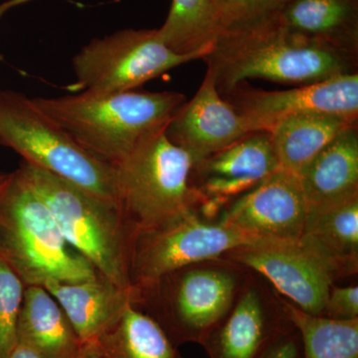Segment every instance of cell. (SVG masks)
<instances>
[{
  "instance_id": "cell-1",
  "label": "cell",
  "mask_w": 358,
  "mask_h": 358,
  "mask_svg": "<svg viewBox=\"0 0 358 358\" xmlns=\"http://www.w3.org/2000/svg\"><path fill=\"white\" fill-rule=\"evenodd\" d=\"M203 60L221 95L246 79L308 85L357 72V56L292 31L277 14L222 28Z\"/></svg>"
},
{
  "instance_id": "cell-2",
  "label": "cell",
  "mask_w": 358,
  "mask_h": 358,
  "mask_svg": "<svg viewBox=\"0 0 358 358\" xmlns=\"http://www.w3.org/2000/svg\"><path fill=\"white\" fill-rule=\"evenodd\" d=\"M33 102L85 150L115 166L145 136L166 127L185 96L171 91H81Z\"/></svg>"
},
{
  "instance_id": "cell-3",
  "label": "cell",
  "mask_w": 358,
  "mask_h": 358,
  "mask_svg": "<svg viewBox=\"0 0 358 358\" xmlns=\"http://www.w3.org/2000/svg\"><path fill=\"white\" fill-rule=\"evenodd\" d=\"M0 259L25 287L99 275L66 241L46 202L20 169L0 173Z\"/></svg>"
},
{
  "instance_id": "cell-4",
  "label": "cell",
  "mask_w": 358,
  "mask_h": 358,
  "mask_svg": "<svg viewBox=\"0 0 358 358\" xmlns=\"http://www.w3.org/2000/svg\"><path fill=\"white\" fill-rule=\"evenodd\" d=\"M166 126L145 136L114 166L115 199L131 237L201 212L192 183V157L167 138Z\"/></svg>"
},
{
  "instance_id": "cell-5",
  "label": "cell",
  "mask_w": 358,
  "mask_h": 358,
  "mask_svg": "<svg viewBox=\"0 0 358 358\" xmlns=\"http://www.w3.org/2000/svg\"><path fill=\"white\" fill-rule=\"evenodd\" d=\"M20 169L46 202L68 244L99 275L134 288L129 274L131 230L119 205L26 162Z\"/></svg>"
},
{
  "instance_id": "cell-6",
  "label": "cell",
  "mask_w": 358,
  "mask_h": 358,
  "mask_svg": "<svg viewBox=\"0 0 358 358\" xmlns=\"http://www.w3.org/2000/svg\"><path fill=\"white\" fill-rule=\"evenodd\" d=\"M248 272L223 257L190 264L138 289L134 306L150 315L178 348L200 345L229 310Z\"/></svg>"
},
{
  "instance_id": "cell-7",
  "label": "cell",
  "mask_w": 358,
  "mask_h": 358,
  "mask_svg": "<svg viewBox=\"0 0 358 358\" xmlns=\"http://www.w3.org/2000/svg\"><path fill=\"white\" fill-rule=\"evenodd\" d=\"M0 145L26 164L117 203L114 166L85 150L33 99L10 90H0Z\"/></svg>"
},
{
  "instance_id": "cell-8",
  "label": "cell",
  "mask_w": 358,
  "mask_h": 358,
  "mask_svg": "<svg viewBox=\"0 0 358 358\" xmlns=\"http://www.w3.org/2000/svg\"><path fill=\"white\" fill-rule=\"evenodd\" d=\"M202 54L174 53L157 29H124L94 39L73 58L76 92L133 91L167 71L203 59Z\"/></svg>"
},
{
  "instance_id": "cell-9",
  "label": "cell",
  "mask_w": 358,
  "mask_h": 358,
  "mask_svg": "<svg viewBox=\"0 0 358 358\" xmlns=\"http://www.w3.org/2000/svg\"><path fill=\"white\" fill-rule=\"evenodd\" d=\"M254 239L224 222L194 211L131 237L129 274L141 289L190 264L218 258Z\"/></svg>"
},
{
  "instance_id": "cell-10",
  "label": "cell",
  "mask_w": 358,
  "mask_h": 358,
  "mask_svg": "<svg viewBox=\"0 0 358 358\" xmlns=\"http://www.w3.org/2000/svg\"><path fill=\"white\" fill-rule=\"evenodd\" d=\"M294 331L281 294L249 270L229 310L200 345L208 358H265Z\"/></svg>"
},
{
  "instance_id": "cell-11",
  "label": "cell",
  "mask_w": 358,
  "mask_h": 358,
  "mask_svg": "<svg viewBox=\"0 0 358 358\" xmlns=\"http://www.w3.org/2000/svg\"><path fill=\"white\" fill-rule=\"evenodd\" d=\"M221 257L260 275L303 312L324 317L336 279L326 263L301 241L256 239Z\"/></svg>"
},
{
  "instance_id": "cell-12",
  "label": "cell",
  "mask_w": 358,
  "mask_h": 358,
  "mask_svg": "<svg viewBox=\"0 0 358 358\" xmlns=\"http://www.w3.org/2000/svg\"><path fill=\"white\" fill-rule=\"evenodd\" d=\"M224 95L251 133L270 134L282 120L296 115L320 113L358 119V72L282 91L239 84Z\"/></svg>"
},
{
  "instance_id": "cell-13",
  "label": "cell",
  "mask_w": 358,
  "mask_h": 358,
  "mask_svg": "<svg viewBox=\"0 0 358 358\" xmlns=\"http://www.w3.org/2000/svg\"><path fill=\"white\" fill-rule=\"evenodd\" d=\"M281 169L270 134L253 131L192 164V183L201 214L218 218L223 209Z\"/></svg>"
},
{
  "instance_id": "cell-14",
  "label": "cell",
  "mask_w": 358,
  "mask_h": 358,
  "mask_svg": "<svg viewBox=\"0 0 358 358\" xmlns=\"http://www.w3.org/2000/svg\"><path fill=\"white\" fill-rule=\"evenodd\" d=\"M308 211L300 178L280 169L228 204L218 217L254 240L300 241Z\"/></svg>"
},
{
  "instance_id": "cell-15",
  "label": "cell",
  "mask_w": 358,
  "mask_h": 358,
  "mask_svg": "<svg viewBox=\"0 0 358 358\" xmlns=\"http://www.w3.org/2000/svg\"><path fill=\"white\" fill-rule=\"evenodd\" d=\"M251 133L246 122L219 93L207 71L192 100L174 113L166 128L167 138L199 162Z\"/></svg>"
},
{
  "instance_id": "cell-16",
  "label": "cell",
  "mask_w": 358,
  "mask_h": 358,
  "mask_svg": "<svg viewBox=\"0 0 358 358\" xmlns=\"http://www.w3.org/2000/svg\"><path fill=\"white\" fill-rule=\"evenodd\" d=\"M43 287L64 310L82 345L94 343L138 301V289L122 288L100 275L80 282L48 281Z\"/></svg>"
},
{
  "instance_id": "cell-17",
  "label": "cell",
  "mask_w": 358,
  "mask_h": 358,
  "mask_svg": "<svg viewBox=\"0 0 358 358\" xmlns=\"http://www.w3.org/2000/svg\"><path fill=\"white\" fill-rule=\"evenodd\" d=\"M326 263L336 281L358 272V194L308 206L300 239Z\"/></svg>"
},
{
  "instance_id": "cell-18",
  "label": "cell",
  "mask_w": 358,
  "mask_h": 358,
  "mask_svg": "<svg viewBox=\"0 0 358 358\" xmlns=\"http://www.w3.org/2000/svg\"><path fill=\"white\" fill-rule=\"evenodd\" d=\"M17 343L44 358H78L82 343L67 315L44 287H25Z\"/></svg>"
},
{
  "instance_id": "cell-19",
  "label": "cell",
  "mask_w": 358,
  "mask_h": 358,
  "mask_svg": "<svg viewBox=\"0 0 358 358\" xmlns=\"http://www.w3.org/2000/svg\"><path fill=\"white\" fill-rule=\"evenodd\" d=\"M277 15L292 31L358 55V0H289Z\"/></svg>"
},
{
  "instance_id": "cell-20",
  "label": "cell",
  "mask_w": 358,
  "mask_h": 358,
  "mask_svg": "<svg viewBox=\"0 0 358 358\" xmlns=\"http://www.w3.org/2000/svg\"><path fill=\"white\" fill-rule=\"evenodd\" d=\"M298 176L308 206L358 194L357 124L336 136Z\"/></svg>"
},
{
  "instance_id": "cell-21",
  "label": "cell",
  "mask_w": 358,
  "mask_h": 358,
  "mask_svg": "<svg viewBox=\"0 0 358 358\" xmlns=\"http://www.w3.org/2000/svg\"><path fill=\"white\" fill-rule=\"evenodd\" d=\"M357 122L358 119L320 113L282 120L270 133L280 166L299 176L336 136Z\"/></svg>"
},
{
  "instance_id": "cell-22",
  "label": "cell",
  "mask_w": 358,
  "mask_h": 358,
  "mask_svg": "<svg viewBox=\"0 0 358 358\" xmlns=\"http://www.w3.org/2000/svg\"><path fill=\"white\" fill-rule=\"evenodd\" d=\"M94 343L102 358H183L162 327L134 305Z\"/></svg>"
},
{
  "instance_id": "cell-23",
  "label": "cell",
  "mask_w": 358,
  "mask_h": 358,
  "mask_svg": "<svg viewBox=\"0 0 358 358\" xmlns=\"http://www.w3.org/2000/svg\"><path fill=\"white\" fill-rule=\"evenodd\" d=\"M221 29L220 17L212 0H173L157 33L174 53L202 54L205 57Z\"/></svg>"
},
{
  "instance_id": "cell-24",
  "label": "cell",
  "mask_w": 358,
  "mask_h": 358,
  "mask_svg": "<svg viewBox=\"0 0 358 358\" xmlns=\"http://www.w3.org/2000/svg\"><path fill=\"white\" fill-rule=\"evenodd\" d=\"M282 298L300 334L301 358H358V319L341 320L310 315Z\"/></svg>"
},
{
  "instance_id": "cell-25",
  "label": "cell",
  "mask_w": 358,
  "mask_h": 358,
  "mask_svg": "<svg viewBox=\"0 0 358 358\" xmlns=\"http://www.w3.org/2000/svg\"><path fill=\"white\" fill-rule=\"evenodd\" d=\"M25 286L13 268L0 259V358L17 343V324Z\"/></svg>"
},
{
  "instance_id": "cell-26",
  "label": "cell",
  "mask_w": 358,
  "mask_h": 358,
  "mask_svg": "<svg viewBox=\"0 0 358 358\" xmlns=\"http://www.w3.org/2000/svg\"><path fill=\"white\" fill-rule=\"evenodd\" d=\"M289 0H231L221 17L222 28L275 15Z\"/></svg>"
},
{
  "instance_id": "cell-27",
  "label": "cell",
  "mask_w": 358,
  "mask_h": 358,
  "mask_svg": "<svg viewBox=\"0 0 358 358\" xmlns=\"http://www.w3.org/2000/svg\"><path fill=\"white\" fill-rule=\"evenodd\" d=\"M324 317L341 320L358 319L357 285L338 287L334 284L327 294Z\"/></svg>"
},
{
  "instance_id": "cell-28",
  "label": "cell",
  "mask_w": 358,
  "mask_h": 358,
  "mask_svg": "<svg viewBox=\"0 0 358 358\" xmlns=\"http://www.w3.org/2000/svg\"><path fill=\"white\" fill-rule=\"evenodd\" d=\"M301 357H303V348H301L300 334L296 329L280 341L265 358H301Z\"/></svg>"
},
{
  "instance_id": "cell-29",
  "label": "cell",
  "mask_w": 358,
  "mask_h": 358,
  "mask_svg": "<svg viewBox=\"0 0 358 358\" xmlns=\"http://www.w3.org/2000/svg\"><path fill=\"white\" fill-rule=\"evenodd\" d=\"M6 358H44L38 353L35 352L31 348L24 345L16 343L15 346L11 350V352L7 355Z\"/></svg>"
},
{
  "instance_id": "cell-30",
  "label": "cell",
  "mask_w": 358,
  "mask_h": 358,
  "mask_svg": "<svg viewBox=\"0 0 358 358\" xmlns=\"http://www.w3.org/2000/svg\"><path fill=\"white\" fill-rule=\"evenodd\" d=\"M78 358H102V357L99 353L95 343H90L82 345L81 352Z\"/></svg>"
},
{
  "instance_id": "cell-31",
  "label": "cell",
  "mask_w": 358,
  "mask_h": 358,
  "mask_svg": "<svg viewBox=\"0 0 358 358\" xmlns=\"http://www.w3.org/2000/svg\"><path fill=\"white\" fill-rule=\"evenodd\" d=\"M33 0H6L0 3V18L15 7L23 6V4L31 2Z\"/></svg>"
},
{
  "instance_id": "cell-32",
  "label": "cell",
  "mask_w": 358,
  "mask_h": 358,
  "mask_svg": "<svg viewBox=\"0 0 358 358\" xmlns=\"http://www.w3.org/2000/svg\"><path fill=\"white\" fill-rule=\"evenodd\" d=\"M213 1L214 6H215L216 9H217L219 17H222L224 11L226 10L228 6H229L231 0H212Z\"/></svg>"
}]
</instances>
